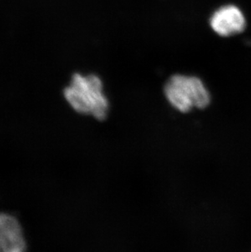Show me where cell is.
Returning a JSON list of instances; mask_svg holds the SVG:
<instances>
[{
    "mask_svg": "<svg viewBox=\"0 0 251 252\" xmlns=\"http://www.w3.org/2000/svg\"><path fill=\"white\" fill-rule=\"evenodd\" d=\"M210 25L219 35L228 37L242 33L247 22L239 7L235 5H226L214 12Z\"/></svg>",
    "mask_w": 251,
    "mask_h": 252,
    "instance_id": "cell-3",
    "label": "cell"
},
{
    "mask_svg": "<svg viewBox=\"0 0 251 252\" xmlns=\"http://www.w3.org/2000/svg\"><path fill=\"white\" fill-rule=\"evenodd\" d=\"M27 244L19 220L12 215L0 213V252H26Z\"/></svg>",
    "mask_w": 251,
    "mask_h": 252,
    "instance_id": "cell-4",
    "label": "cell"
},
{
    "mask_svg": "<svg viewBox=\"0 0 251 252\" xmlns=\"http://www.w3.org/2000/svg\"><path fill=\"white\" fill-rule=\"evenodd\" d=\"M165 95L169 103L181 113L192 108L204 109L211 103V95L203 82L197 77L176 74L165 86Z\"/></svg>",
    "mask_w": 251,
    "mask_h": 252,
    "instance_id": "cell-2",
    "label": "cell"
},
{
    "mask_svg": "<svg viewBox=\"0 0 251 252\" xmlns=\"http://www.w3.org/2000/svg\"><path fill=\"white\" fill-rule=\"evenodd\" d=\"M64 95L76 112L92 115L100 121L106 119L109 101L101 80L95 74H74L71 84L64 89Z\"/></svg>",
    "mask_w": 251,
    "mask_h": 252,
    "instance_id": "cell-1",
    "label": "cell"
}]
</instances>
